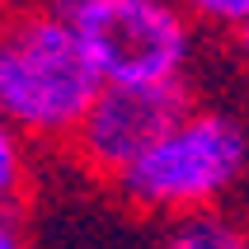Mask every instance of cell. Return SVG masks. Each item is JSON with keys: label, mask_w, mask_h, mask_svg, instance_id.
I'll return each instance as SVG.
<instances>
[{"label": "cell", "mask_w": 249, "mask_h": 249, "mask_svg": "<svg viewBox=\"0 0 249 249\" xmlns=\"http://www.w3.org/2000/svg\"><path fill=\"white\" fill-rule=\"evenodd\" d=\"M38 5L80 33L104 85L193 80L202 28L179 0H38Z\"/></svg>", "instance_id": "3957f363"}, {"label": "cell", "mask_w": 249, "mask_h": 249, "mask_svg": "<svg viewBox=\"0 0 249 249\" xmlns=\"http://www.w3.org/2000/svg\"><path fill=\"white\" fill-rule=\"evenodd\" d=\"M99 94L104 75L66 19L38 0L0 14V118L14 132L66 151Z\"/></svg>", "instance_id": "6da1fadb"}, {"label": "cell", "mask_w": 249, "mask_h": 249, "mask_svg": "<svg viewBox=\"0 0 249 249\" xmlns=\"http://www.w3.org/2000/svg\"><path fill=\"white\" fill-rule=\"evenodd\" d=\"M151 249H249V221L231 207L160 221Z\"/></svg>", "instance_id": "5b68a950"}, {"label": "cell", "mask_w": 249, "mask_h": 249, "mask_svg": "<svg viewBox=\"0 0 249 249\" xmlns=\"http://www.w3.org/2000/svg\"><path fill=\"white\" fill-rule=\"evenodd\" d=\"M24 5H33V0H0V14H14V10H24Z\"/></svg>", "instance_id": "30bf717a"}, {"label": "cell", "mask_w": 249, "mask_h": 249, "mask_svg": "<svg viewBox=\"0 0 249 249\" xmlns=\"http://www.w3.org/2000/svg\"><path fill=\"white\" fill-rule=\"evenodd\" d=\"M38 183V146L0 118V212H24Z\"/></svg>", "instance_id": "8992f818"}, {"label": "cell", "mask_w": 249, "mask_h": 249, "mask_svg": "<svg viewBox=\"0 0 249 249\" xmlns=\"http://www.w3.org/2000/svg\"><path fill=\"white\" fill-rule=\"evenodd\" d=\"M179 5L197 19V28L235 33V28L249 24V0H179Z\"/></svg>", "instance_id": "52a82bcc"}, {"label": "cell", "mask_w": 249, "mask_h": 249, "mask_svg": "<svg viewBox=\"0 0 249 249\" xmlns=\"http://www.w3.org/2000/svg\"><path fill=\"white\" fill-rule=\"evenodd\" d=\"M245 179H249V123L235 108L197 104L113 183V197L132 216L160 226L174 216L226 207Z\"/></svg>", "instance_id": "7a4b0ae2"}, {"label": "cell", "mask_w": 249, "mask_h": 249, "mask_svg": "<svg viewBox=\"0 0 249 249\" xmlns=\"http://www.w3.org/2000/svg\"><path fill=\"white\" fill-rule=\"evenodd\" d=\"M193 108H197L193 80H174V85H104V94L94 99L89 118H85L80 132L71 137L66 155L89 183L113 188L169 127H179Z\"/></svg>", "instance_id": "277c9868"}, {"label": "cell", "mask_w": 249, "mask_h": 249, "mask_svg": "<svg viewBox=\"0 0 249 249\" xmlns=\"http://www.w3.org/2000/svg\"><path fill=\"white\" fill-rule=\"evenodd\" d=\"M231 47H235V56H240V66L249 71V24H245V28H235V33H231Z\"/></svg>", "instance_id": "9c48e42d"}, {"label": "cell", "mask_w": 249, "mask_h": 249, "mask_svg": "<svg viewBox=\"0 0 249 249\" xmlns=\"http://www.w3.org/2000/svg\"><path fill=\"white\" fill-rule=\"evenodd\" d=\"M0 249H33L24 212H0Z\"/></svg>", "instance_id": "ba28073f"}]
</instances>
